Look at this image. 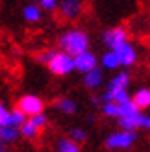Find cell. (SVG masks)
Here are the masks:
<instances>
[{
  "label": "cell",
  "mask_w": 150,
  "mask_h": 152,
  "mask_svg": "<svg viewBox=\"0 0 150 152\" xmlns=\"http://www.w3.org/2000/svg\"><path fill=\"white\" fill-rule=\"evenodd\" d=\"M59 47H61L63 52H67L69 56L76 58L80 54H84V52H87L89 37H87L85 32H82V30H71V32H67V34L61 35Z\"/></svg>",
  "instance_id": "cell-1"
},
{
  "label": "cell",
  "mask_w": 150,
  "mask_h": 152,
  "mask_svg": "<svg viewBox=\"0 0 150 152\" xmlns=\"http://www.w3.org/2000/svg\"><path fill=\"white\" fill-rule=\"evenodd\" d=\"M48 69L54 74H58V76H65V74H69V72H72L74 69H76L74 58L69 56L67 52H56L54 59L48 63Z\"/></svg>",
  "instance_id": "cell-2"
},
{
  "label": "cell",
  "mask_w": 150,
  "mask_h": 152,
  "mask_svg": "<svg viewBox=\"0 0 150 152\" xmlns=\"http://www.w3.org/2000/svg\"><path fill=\"white\" fill-rule=\"evenodd\" d=\"M128 82H130V76H128V74H126V72H119L115 78L109 82L106 93L102 95L104 104L115 102V96H117L119 93H122V91H126V87H128Z\"/></svg>",
  "instance_id": "cell-3"
},
{
  "label": "cell",
  "mask_w": 150,
  "mask_h": 152,
  "mask_svg": "<svg viewBox=\"0 0 150 152\" xmlns=\"http://www.w3.org/2000/svg\"><path fill=\"white\" fill-rule=\"evenodd\" d=\"M17 110H20L26 117H35V115H41L43 110H44V102L41 100L39 96L35 95H26L22 96L20 100L17 102Z\"/></svg>",
  "instance_id": "cell-4"
},
{
  "label": "cell",
  "mask_w": 150,
  "mask_h": 152,
  "mask_svg": "<svg viewBox=\"0 0 150 152\" xmlns=\"http://www.w3.org/2000/svg\"><path fill=\"white\" fill-rule=\"evenodd\" d=\"M135 139H137L135 132L121 130V132H115V134L108 135L106 147H108V148H113V150H119V148H130L133 143H135Z\"/></svg>",
  "instance_id": "cell-5"
},
{
  "label": "cell",
  "mask_w": 150,
  "mask_h": 152,
  "mask_svg": "<svg viewBox=\"0 0 150 152\" xmlns=\"http://www.w3.org/2000/svg\"><path fill=\"white\" fill-rule=\"evenodd\" d=\"M104 43L108 45L111 50H117L119 47L128 43V34L124 28H111L104 34Z\"/></svg>",
  "instance_id": "cell-6"
},
{
  "label": "cell",
  "mask_w": 150,
  "mask_h": 152,
  "mask_svg": "<svg viewBox=\"0 0 150 152\" xmlns=\"http://www.w3.org/2000/svg\"><path fill=\"white\" fill-rule=\"evenodd\" d=\"M74 65H76V69L80 72L87 74V72H91V71L96 69V58H95L93 52L87 50V52H84V54H80V56L74 58Z\"/></svg>",
  "instance_id": "cell-7"
},
{
  "label": "cell",
  "mask_w": 150,
  "mask_h": 152,
  "mask_svg": "<svg viewBox=\"0 0 150 152\" xmlns=\"http://www.w3.org/2000/svg\"><path fill=\"white\" fill-rule=\"evenodd\" d=\"M146 119L148 117H145L141 111H137V113H133V115H130V117L119 119V123H121L122 130H126V132H135V128L146 126Z\"/></svg>",
  "instance_id": "cell-8"
},
{
  "label": "cell",
  "mask_w": 150,
  "mask_h": 152,
  "mask_svg": "<svg viewBox=\"0 0 150 152\" xmlns=\"http://www.w3.org/2000/svg\"><path fill=\"white\" fill-rule=\"evenodd\" d=\"M113 52L119 56V61H121V65H124V67L133 65V63H135V59H137L135 48H133L130 43H126V45H122V47H119V48L113 50Z\"/></svg>",
  "instance_id": "cell-9"
},
{
  "label": "cell",
  "mask_w": 150,
  "mask_h": 152,
  "mask_svg": "<svg viewBox=\"0 0 150 152\" xmlns=\"http://www.w3.org/2000/svg\"><path fill=\"white\" fill-rule=\"evenodd\" d=\"M80 11H82V4L76 2V0H67V2L61 4V13H63V17H67V19L78 17Z\"/></svg>",
  "instance_id": "cell-10"
},
{
  "label": "cell",
  "mask_w": 150,
  "mask_h": 152,
  "mask_svg": "<svg viewBox=\"0 0 150 152\" xmlns=\"http://www.w3.org/2000/svg\"><path fill=\"white\" fill-rule=\"evenodd\" d=\"M102 80H104L102 71L98 69V67H96L95 71H91V72H87V74H85L84 83H85V87H89V89H96V87H100V86H102Z\"/></svg>",
  "instance_id": "cell-11"
},
{
  "label": "cell",
  "mask_w": 150,
  "mask_h": 152,
  "mask_svg": "<svg viewBox=\"0 0 150 152\" xmlns=\"http://www.w3.org/2000/svg\"><path fill=\"white\" fill-rule=\"evenodd\" d=\"M133 104H135L139 110L150 108V89H139L137 93L133 95Z\"/></svg>",
  "instance_id": "cell-12"
},
{
  "label": "cell",
  "mask_w": 150,
  "mask_h": 152,
  "mask_svg": "<svg viewBox=\"0 0 150 152\" xmlns=\"http://www.w3.org/2000/svg\"><path fill=\"white\" fill-rule=\"evenodd\" d=\"M17 135H19V132H17V128H13V126H2L0 128V141L2 143H11V141L17 139Z\"/></svg>",
  "instance_id": "cell-13"
},
{
  "label": "cell",
  "mask_w": 150,
  "mask_h": 152,
  "mask_svg": "<svg viewBox=\"0 0 150 152\" xmlns=\"http://www.w3.org/2000/svg\"><path fill=\"white\" fill-rule=\"evenodd\" d=\"M102 65L106 67V69H117V67L121 65V61H119V56L115 52L109 50V52H106V54L102 56Z\"/></svg>",
  "instance_id": "cell-14"
},
{
  "label": "cell",
  "mask_w": 150,
  "mask_h": 152,
  "mask_svg": "<svg viewBox=\"0 0 150 152\" xmlns=\"http://www.w3.org/2000/svg\"><path fill=\"white\" fill-rule=\"evenodd\" d=\"M54 106L58 110H61L63 113H74L76 111V102L71 100V98H59V100L54 102Z\"/></svg>",
  "instance_id": "cell-15"
},
{
  "label": "cell",
  "mask_w": 150,
  "mask_h": 152,
  "mask_svg": "<svg viewBox=\"0 0 150 152\" xmlns=\"http://www.w3.org/2000/svg\"><path fill=\"white\" fill-rule=\"evenodd\" d=\"M20 134L24 135V137H28V139H33V137H37V134H39V128L28 119L26 123L20 126Z\"/></svg>",
  "instance_id": "cell-16"
},
{
  "label": "cell",
  "mask_w": 150,
  "mask_h": 152,
  "mask_svg": "<svg viewBox=\"0 0 150 152\" xmlns=\"http://www.w3.org/2000/svg\"><path fill=\"white\" fill-rule=\"evenodd\" d=\"M24 19H26L28 22H37V20L41 19V11H39V7L33 6V4L26 6V7H24Z\"/></svg>",
  "instance_id": "cell-17"
},
{
  "label": "cell",
  "mask_w": 150,
  "mask_h": 152,
  "mask_svg": "<svg viewBox=\"0 0 150 152\" xmlns=\"http://www.w3.org/2000/svg\"><path fill=\"white\" fill-rule=\"evenodd\" d=\"M137 111H139V108L133 104V100H130V102H126L122 106H119V119L130 117V115H133V113H137Z\"/></svg>",
  "instance_id": "cell-18"
},
{
  "label": "cell",
  "mask_w": 150,
  "mask_h": 152,
  "mask_svg": "<svg viewBox=\"0 0 150 152\" xmlns=\"http://www.w3.org/2000/svg\"><path fill=\"white\" fill-rule=\"evenodd\" d=\"M58 152H80V147L72 139H61L58 145Z\"/></svg>",
  "instance_id": "cell-19"
},
{
  "label": "cell",
  "mask_w": 150,
  "mask_h": 152,
  "mask_svg": "<svg viewBox=\"0 0 150 152\" xmlns=\"http://www.w3.org/2000/svg\"><path fill=\"white\" fill-rule=\"evenodd\" d=\"M24 123H26V115H24L20 110H13V111L9 113V126L17 128V126H22Z\"/></svg>",
  "instance_id": "cell-20"
},
{
  "label": "cell",
  "mask_w": 150,
  "mask_h": 152,
  "mask_svg": "<svg viewBox=\"0 0 150 152\" xmlns=\"http://www.w3.org/2000/svg\"><path fill=\"white\" fill-rule=\"evenodd\" d=\"M102 111L106 113L108 117H117V119H119V106H117L115 102H108V104H104Z\"/></svg>",
  "instance_id": "cell-21"
},
{
  "label": "cell",
  "mask_w": 150,
  "mask_h": 152,
  "mask_svg": "<svg viewBox=\"0 0 150 152\" xmlns=\"http://www.w3.org/2000/svg\"><path fill=\"white\" fill-rule=\"evenodd\" d=\"M9 113L11 111H7L6 106L0 102V128H2V126H9Z\"/></svg>",
  "instance_id": "cell-22"
},
{
  "label": "cell",
  "mask_w": 150,
  "mask_h": 152,
  "mask_svg": "<svg viewBox=\"0 0 150 152\" xmlns=\"http://www.w3.org/2000/svg\"><path fill=\"white\" fill-rule=\"evenodd\" d=\"M54 56H56V52H54V50H48V52H43V54H39V56H37V59L48 65L52 59H54Z\"/></svg>",
  "instance_id": "cell-23"
},
{
  "label": "cell",
  "mask_w": 150,
  "mask_h": 152,
  "mask_svg": "<svg viewBox=\"0 0 150 152\" xmlns=\"http://www.w3.org/2000/svg\"><path fill=\"white\" fill-rule=\"evenodd\" d=\"M71 137H72V141H84L85 139V132L84 130H80V128H72L71 130Z\"/></svg>",
  "instance_id": "cell-24"
},
{
  "label": "cell",
  "mask_w": 150,
  "mask_h": 152,
  "mask_svg": "<svg viewBox=\"0 0 150 152\" xmlns=\"http://www.w3.org/2000/svg\"><path fill=\"white\" fill-rule=\"evenodd\" d=\"M30 121H32V123H33V124H35V126L41 130V128H43L44 124H47V115H44V113H41V115H35V117H32Z\"/></svg>",
  "instance_id": "cell-25"
},
{
  "label": "cell",
  "mask_w": 150,
  "mask_h": 152,
  "mask_svg": "<svg viewBox=\"0 0 150 152\" xmlns=\"http://www.w3.org/2000/svg\"><path fill=\"white\" fill-rule=\"evenodd\" d=\"M41 6L44 7V10H54V7H56V2H54V0H43Z\"/></svg>",
  "instance_id": "cell-26"
},
{
  "label": "cell",
  "mask_w": 150,
  "mask_h": 152,
  "mask_svg": "<svg viewBox=\"0 0 150 152\" xmlns=\"http://www.w3.org/2000/svg\"><path fill=\"white\" fill-rule=\"evenodd\" d=\"M146 128H148V132H150V117L146 119Z\"/></svg>",
  "instance_id": "cell-27"
},
{
  "label": "cell",
  "mask_w": 150,
  "mask_h": 152,
  "mask_svg": "<svg viewBox=\"0 0 150 152\" xmlns=\"http://www.w3.org/2000/svg\"><path fill=\"white\" fill-rule=\"evenodd\" d=\"M0 152H4V143L0 141Z\"/></svg>",
  "instance_id": "cell-28"
}]
</instances>
